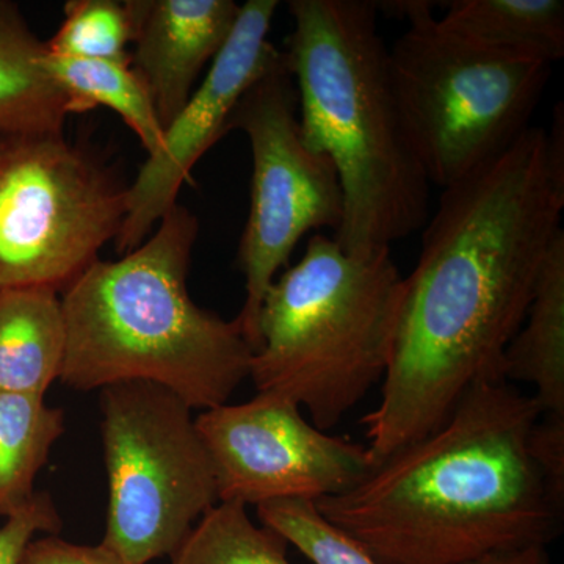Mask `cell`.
Wrapping results in <instances>:
<instances>
[{
  "label": "cell",
  "instance_id": "obj_13",
  "mask_svg": "<svg viewBox=\"0 0 564 564\" xmlns=\"http://www.w3.org/2000/svg\"><path fill=\"white\" fill-rule=\"evenodd\" d=\"M65 350V317L57 292L0 291V392L44 397L61 380Z\"/></svg>",
  "mask_w": 564,
  "mask_h": 564
},
{
  "label": "cell",
  "instance_id": "obj_25",
  "mask_svg": "<svg viewBox=\"0 0 564 564\" xmlns=\"http://www.w3.org/2000/svg\"><path fill=\"white\" fill-rule=\"evenodd\" d=\"M463 564H552L547 545L533 544L525 547L491 552Z\"/></svg>",
  "mask_w": 564,
  "mask_h": 564
},
{
  "label": "cell",
  "instance_id": "obj_6",
  "mask_svg": "<svg viewBox=\"0 0 564 564\" xmlns=\"http://www.w3.org/2000/svg\"><path fill=\"white\" fill-rule=\"evenodd\" d=\"M410 21L389 50L408 137L430 185L458 184L530 128L551 66L486 51L447 31L432 2H383Z\"/></svg>",
  "mask_w": 564,
  "mask_h": 564
},
{
  "label": "cell",
  "instance_id": "obj_14",
  "mask_svg": "<svg viewBox=\"0 0 564 564\" xmlns=\"http://www.w3.org/2000/svg\"><path fill=\"white\" fill-rule=\"evenodd\" d=\"M507 381L534 386L541 414L564 415V232L549 248L524 321L503 355Z\"/></svg>",
  "mask_w": 564,
  "mask_h": 564
},
{
  "label": "cell",
  "instance_id": "obj_5",
  "mask_svg": "<svg viewBox=\"0 0 564 564\" xmlns=\"http://www.w3.org/2000/svg\"><path fill=\"white\" fill-rule=\"evenodd\" d=\"M403 289L391 248L352 256L314 234L263 296L250 369L258 392L288 397L322 432L336 426L383 383Z\"/></svg>",
  "mask_w": 564,
  "mask_h": 564
},
{
  "label": "cell",
  "instance_id": "obj_19",
  "mask_svg": "<svg viewBox=\"0 0 564 564\" xmlns=\"http://www.w3.org/2000/svg\"><path fill=\"white\" fill-rule=\"evenodd\" d=\"M289 543L251 521L247 507L218 502L172 555L173 564H291Z\"/></svg>",
  "mask_w": 564,
  "mask_h": 564
},
{
  "label": "cell",
  "instance_id": "obj_9",
  "mask_svg": "<svg viewBox=\"0 0 564 564\" xmlns=\"http://www.w3.org/2000/svg\"><path fill=\"white\" fill-rule=\"evenodd\" d=\"M234 129L248 137L252 154L250 215L237 254L247 296L237 322L256 352L263 296L307 232L339 229L344 199L333 162L303 139L284 52L237 106Z\"/></svg>",
  "mask_w": 564,
  "mask_h": 564
},
{
  "label": "cell",
  "instance_id": "obj_20",
  "mask_svg": "<svg viewBox=\"0 0 564 564\" xmlns=\"http://www.w3.org/2000/svg\"><path fill=\"white\" fill-rule=\"evenodd\" d=\"M133 29L126 2L115 0H69L61 29L47 52L58 57L84 61H132Z\"/></svg>",
  "mask_w": 564,
  "mask_h": 564
},
{
  "label": "cell",
  "instance_id": "obj_16",
  "mask_svg": "<svg viewBox=\"0 0 564 564\" xmlns=\"http://www.w3.org/2000/svg\"><path fill=\"white\" fill-rule=\"evenodd\" d=\"M440 22L507 57L549 66L564 57L563 0H455Z\"/></svg>",
  "mask_w": 564,
  "mask_h": 564
},
{
  "label": "cell",
  "instance_id": "obj_4",
  "mask_svg": "<svg viewBox=\"0 0 564 564\" xmlns=\"http://www.w3.org/2000/svg\"><path fill=\"white\" fill-rule=\"evenodd\" d=\"M198 220L176 206L147 242L96 261L65 289L61 380L77 391L147 381L192 410L221 406L250 378L251 345L237 318L203 310L187 291Z\"/></svg>",
  "mask_w": 564,
  "mask_h": 564
},
{
  "label": "cell",
  "instance_id": "obj_23",
  "mask_svg": "<svg viewBox=\"0 0 564 564\" xmlns=\"http://www.w3.org/2000/svg\"><path fill=\"white\" fill-rule=\"evenodd\" d=\"M20 564H131L106 545L68 543L62 538L50 536L32 540L22 554Z\"/></svg>",
  "mask_w": 564,
  "mask_h": 564
},
{
  "label": "cell",
  "instance_id": "obj_10",
  "mask_svg": "<svg viewBox=\"0 0 564 564\" xmlns=\"http://www.w3.org/2000/svg\"><path fill=\"white\" fill-rule=\"evenodd\" d=\"M195 421L220 502H317L348 491L372 469L366 445L322 432L280 393L258 392L250 402L202 411Z\"/></svg>",
  "mask_w": 564,
  "mask_h": 564
},
{
  "label": "cell",
  "instance_id": "obj_2",
  "mask_svg": "<svg viewBox=\"0 0 564 564\" xmlns=\"http://www.w3.org/2000/svg\"><path fill=\"white\" fill-rule=\"evenodd\" d=\"M540 415L508 381L478 383L440 429L315 507L380 564H463L549 545L562 532L564 496L530 452Z\"/></svg>",
  "mask_w": 564,
  "mask_h": 564
},
{
  "label": "cell",
  "instance_id": "obj_17",
  "mask_svg": "<svg viewBox=\"0 0 564 564\" xmlns=\"http://www.w3.org/2000/svg\"><path fill=\"white\" fill-rule=\"evenodd\" d=\"M46 66L65 91L70 113L109 107L139 137L148 155L161 150L165 131L150 87L132 61H84L47 52Z\"/></svg>",
  "mask_w": 564,
  "mask_h": 564
},
{
  "label": "cell",
  "instance_id": "obj_15",
  "mask_svg": "<svg viewBox=\"0 0 564 564\" xmlns=\"http://www.w3.org/2000/svg\"><path fill=\"white\" fill-rule=\"evenodd\" d=\"M46 55L18 6L0 0V135L63 133L68 98Z\"/></svg>",
  "mask_w": 564,
  "mask_h": 564
},
{
  "label": "cell",
  "instance_id": "obj_21",
  "mask_svg": "<svg viewBox=\"0 0 564 564\" xmlns=\"http://www.w3.org/2000/svg\"><path fill=\"white\" fill-rule=\"evenodd\" d=\"M256 508L263 527L281 534L313 564H380L358 541L326 521L313 500H272Z\"/></svg>",
  "mask_w": 564,
  "mask_h": 564
},
{
  "label": "cell",
  "instance_id": "obj_8",
  "mask_svg": "<svg viewBox=\"0 0 564 564\" xmlns=\"http://www.w3.org/2000/svg\"><path fill=\"white\" fill-rule=\"evenodd\" d=\"M126 212L128 187L63 133L0 135V291L68 288Z\"/></svg>",
  "mask_w": 564,
  "mask_h": 564
},
{
  "label": "cell",
  "instance_id": "obj_12",
  "mask_svg": "<svg viewBox=\"0 0 564 564\" xmlns=\"http://www.w3.org/2000/svg\"><path fill=\"white\" fill-rule=\"evenodd\" d=\"M132 63L150 87L163 131L184 109L207 62L231 36L234 0H129Z\"/></svg>",
  "mask_w": 564,
  "mask_h": 564
},
{
  "label": "cell",
  "instance_id": "obj_24",
  "mask_svg": "<svg viewBox=\"0 0 564 564\" xmlns=\"http://www.w3.org/2000/svg\"><path fill=\"white\" fill-rule=\"evenodd\" d=\"M529 445L541 473L564 496V415L541 414L530 433Z\"/></svg>",
  "mask_w": 564,
  "mask_h": 564
},
{
  "label": "cell",
  "instance_id": "obj_1",
  "mask_svg": "<svg viewBox=\"0 0 564 564\" xmlns=\"http://www.w3.org/2000/svg\"><path fill=\"white\" fill-rule=\"evenodd\" d=\"M544 129H529L484 169L445 188L426 220L381 400L362 417L377 466L440 429L464 393L507 381L503 355L562 231L564 174Z\"/></svg>",
  "mask_w": 564,
  "mask_h": 564
},
{
  "label": "cell",
  "instance_id": "obj_3",
  "mask_svg": "<svg viewBox=\"0 0 564 564\" xmlns=\"http://www.w3.org/2000/svg\"><path fill=\"white\" fill-rule=\"evenodd\" d=\"M285 63L295 82L303 139L333 162L344 212L334 240L372 254L419 231L430 185L404 129L389 47L369 0H292Z\"/></svg>",
  "mask_w": 564,
  "mask_h": 564
},
{
  "label": "cell",
  "instance_id": "obj_22",
  "mask_svg": "<svg viewBox=\"0 0 564 564\" xmlns=\"http://www.w3.org/2000/svg\"><path fill=\"white\" fill-rule=\"evenodd\" d=\"M61 529V514L50 494L35 492L31 502L7 518L0 529V564H20L35 533L57 534Z\"/></svg>",
  "mask_w": 564,
  "mask_h": 564
},
{
  "label": "cell",
  "instance_id": "obj_18",
  "mask_svg": "<svg viewBox=\"0 0 564 564\" xmlns=\"http://www.w3.org/2000/svg\"><path fill=\"white\" fill-rule=\"evenodd\" d=\"M63 432V411L44 397L0 392V516L10 518L31 502L36 475Z\"/></svg>",
  "mask_w": 564,
  "mask_h": 564
},
{
  "label": "cell",
  "instance_id": "obj_11",
  "mask_svg": "<svg viewBox=\"0 0 564 564\" xmlns=\"http://www.w3.org/2000/svg\"><path fill=\"white\" fill-rule=\"evenodd\" d=\"M276 0H248L207 76L184 109L165 129L163 144L148 155L128 187V212L115 247L135 250L177 204L182 185L191 181L199 159L229 132V122L247 91L280 61L282 52L269 41Z\"/></svg>",
  "mask_w": 564,
  "mask_h": 564
},
{
  "label": "cell",
  "instance_id": "obj_7",
  "mask_svg": "<svg viewBox=\"0 0 564 564\" xmlns=\"http://www.w3.org/2000/svg\"><path fill=\"white\" fill-rule=\"evenodd\" d=\"M188 406L147 381L101 389L109 508L102 545L131 564L172 556L218 499L214 463Z\"/></svg>",
  "mask_w": 564,
  "mask_h": 564
}]
</instances>
